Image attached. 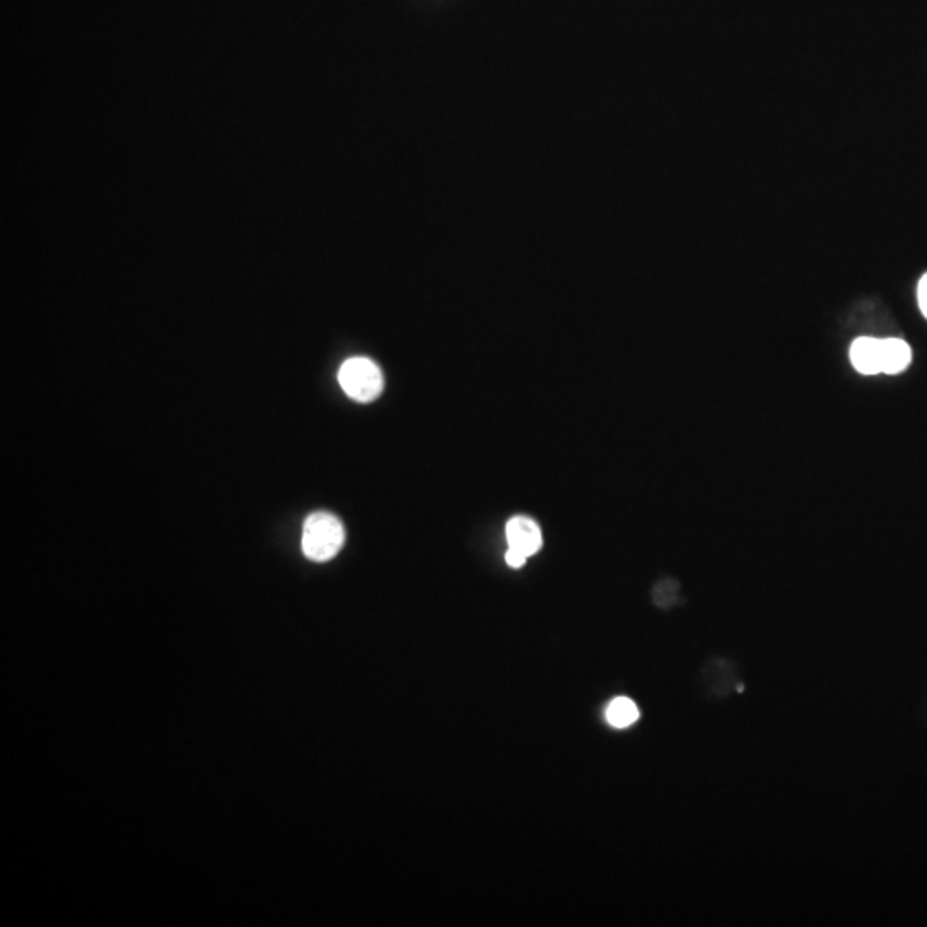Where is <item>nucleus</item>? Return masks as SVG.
<instances>
[{
    "instance_id": "8",
    "label": "nucleus",
    "mask_w": 927,
    "mask_h": 927,
    "mask_svg": "<svg viewBox=\"0 0 927 927\" xmlns=\"http://www.w3.org/2000/svg\"><path fill=\"white\" fill-rule=\"evenodd\" d=\"M917 301H919L920 311H923V315L927 320V273L920 279L919 286H917Z\"/></svg>"
},
{
    "instance_id": "1",
    "label": "nucleus",
    "mask_w": 927,
    "mask_h": 927,
    "mask_svg": "<svg viewBox=\"0 0 927 927\" xmlns=\"http://www.w3.org/2000/svg\"><path fill=\"white\" fill-rule=\"evenodd\" d=\"M346 541V530L335 515L316 512L303 527V554L313 562H328L337 557Z\"/></svg>"
},
{
    "instance_id": "2",
    "label": "nucleus",
    "mask_w": 927,
    "mask_h": 927,
    "mask_svg": "<svg viewBox=\"0 0 927 927\" xmlns=\"http://www.w3.org/2000/svg\"><path fill=\"white\" fill-rule=\"evenodd\" d=\"M338 383L347 398L371 402L383 392V375L377 362L368 358H350L338 370Z\"/></svg>"
},
{
    "instance_id": "5",
    "label": "nucleus",
    "mask_w": 927,
    "mask_h": 927,
    "mask_svg": "<svg viewBox=\"0 0 927 927\" xmlns=\"http://www.w3.org/2000/svg\"><path fill=\"white\" fill-rule=\"evenodd\" d=\"M912 361V350L902 338H881V373L896 375Z\"/></svg>"
},
{
    "instance_id": "7",
    "label": "nucleus",
    "mask_w": 927,
    "mask_h": 927,
    "mask_svg": "<svg viewBox=\"0 0 927 927\" xmlns=\"http://www.w3.org/2000/svg\"><path fill=\"white\" fill-rule=\"evenodd\" d=\"M505 562L512 569H521V567L526 566L527 557L521 551L514 550V548H509L507 554H505Z\"/></svg>"
},
{
    "instance_id": "3",
    "label": "nucleus",
    "mask_w": 927,
    "mask_h": 927,
    "mask_svg": "<svg viewBox=\"0 0 927 927\" xmlns=\"http://www.w3.org/2000/svg\"><path fill=\"white\" fill-rule=\"evenodd\" d=\"M505 536H507L509 548L521 551L527 558L538 554L543 547V535L538 524L529 517L517 515L512 517L505 527Z\"/></svg>"
},
{
    "instance_id": "6",
    "label": "nucleus",
    "mask_w": 927,
    "mask_h": 927,
    "mask_svg": "<svg viewBox=\"0 0 927 927\" xmlns=\"http://www.w3.org/2000/svg\"><path fill=\"white\" fill-rule=\"evenodd\" d=\"M605 718L613 728H627L639 719V707L629 697H615L606 707Z\"/></svg>"
},
{
    "instance_id": "4",
    "label": "nucleus",
    "mask_w": 927,
    "mask_h": 927,
    "mask_svg": "<svg viewBox=\"0 0 927 927\" xmlns=\"http://www.w3.org/2000/svg\"><path fill=\"white\" fill-rule=\"evenodd\" d=\"M850 361L859 373H881V338L859 337L853 340Z\"/></svg>"
}]
</instances>
